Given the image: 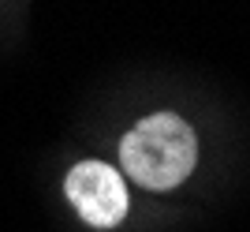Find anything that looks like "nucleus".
Listing matches in <instances>:
<instances>
[{
	"label": "nucleus",
	"instance_id": "obj_2",
	"mask_svg": "<svg viewBox=\"0 0 250 232\" xmlns=\"http://www.w3.org/2000/svg\"><path fill=\"white\" fill-rule=\"evenodd\" d=\"M63 191L79 217L94 229H116L127 217V184L104 161H79L63 180Z\"/></svg>",
	"mask_w": 250,
	"mask_h": 232
},
{
	"label": "nucleus",
	"instance_id": "obj_1",
	"mask_svg": "<svg viewBox=\"0 0 250 232\" xmlns=\"http://www.w3.org/2000/svg\"><path fill=\"white\" fill-rule=\"evenodd\" d=\"M120 161L124 172L135 176L142 187L168 191L179 187L190 176L194 161H198V139L172 113H157L138 120L120 142Z\"/></svg>",
	"mask_w": 250,
	"mask_h": 232
}]
</instances>
